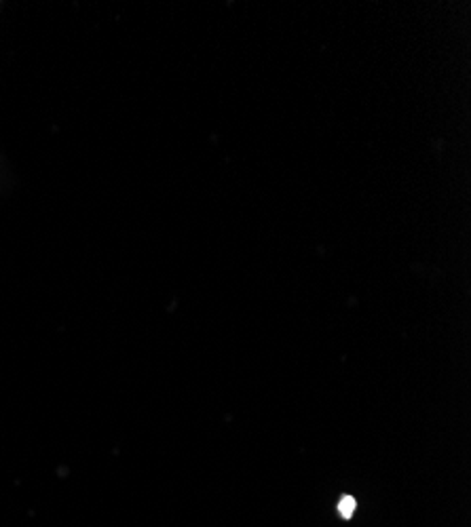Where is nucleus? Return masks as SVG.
Listing matches in <instances>:
<instances>
[{"mask_svg": "<svg viewBox=\"0 0 471 527\" xmlns=\"http://www.w3.org/2000/svg\"><path fill=\"white\" fill-rule=\"evenodd\" d=\"M355 511V500L353 498H342L340 500V504H338V513L342 515V517H351V513Z\"/></svg>", "mask_w": 471, "mask_h": 527, "instance_id": "f257e3e1", "label": "nucleus"}]
</instances>
